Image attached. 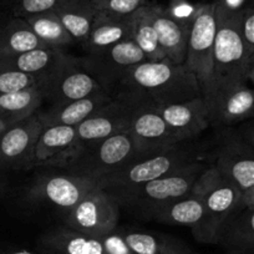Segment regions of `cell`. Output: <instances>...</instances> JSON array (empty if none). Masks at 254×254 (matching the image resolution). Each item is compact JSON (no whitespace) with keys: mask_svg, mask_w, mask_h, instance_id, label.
<instances>
[{"mask_svg":"<svg viewBox=\"0 0 254 254\" xmlns=\"http://www.w3.org/2000/svg\"><path fill=\"white\" fill-rule=\"evenodd\" d=\"M188 254H199V253H194V252H190ZM228 254H249V253H238V252H229Z\"/></svg>","mask_w":254,"mask_h":254,"instance_id":"44","label":"cell"},{"mask_svg":"<svg viewBox=\"0 0 254 254\" xmlns=\"http://www.w3.org/2000/svg\"><path fill=\"white\" fill-rule=\"evenodd\" d=\"M114 92L100 91L85 99L75 100L61 105H51L50 109L39 112L44 127L65 125L76 127L92 114L110 102L114 97Z\"/></svg>","mask_w":254,"mask_h":254,"instance_id":"20","label":"cell"},{"mask_svg":"<svg viewBox=\"0 0 254 254\" xmlns=\"http://www.w3.org/2000/svg\"><path fill=\"white\" fill-rule=\"evenodd\" d=\"M202 3H192L190 0H170L166 11L172 19L183 25L190 26L198 14Z\"/></svg>","mask_w":254,"mask_h":254,"instance_id":"35","label":"cell"},{"mask_svg":"<svg viewBox=\"0 0 254 254\" xmlns=\"http://www.w3.org/2000/svg\"><path fill=\"white\" fill-rule=\"evenodd\" d=\"M212 3L221 10L231 14H241L248 5V0H212Z\"/></svg>","mask_w":254,"mask_h":254,"instance_id":"38","label":"cell"},{"mask_svg":"<svg viewBox=\"0 0 254 254\" xmlns=\"http://www.w3.org/2000/svg\"><path fill=\"white\" fill-rule=\"evenodd\" d=\"M217 30L216 5L202 3L196 19L190 25L185 66L199 82L202 96L209 97L214 86L213 50Z\"/></svg>","mask_w":254,"mask_h":254,"instance_id":"8","label":"cell"},{"mask_svg":"<svg viewBox=\"0 0 254 254\" xmlns=\"http://www.w3.org/2000/svg\"><path fill=\"white\" fill-rule=\"evenodd\" d=\"M81 61L106 91L115 94L127 72L148 60L135 41L128 39L100 53L87 54Z\"/></svg>","mask_w":254,"mask_h":254,"instance_id":"10","label":"cell"},{"mask_svg":"<svg viewBox=\"0 0 254 254\" xmlns=\"http://www.w3.org/2000/svg\"><path fill=\"white\" fill-rule=\"evenodd\" d=\"M44 96L51 105H61L106 91L85 69L81 58L69 55L54 76L44 85Z\"/></svg>","mask_w":254,"mask_h":254,"instance_id":"13","label":"cell"},{"mask_svg":"<svg viewBox=\"0 0 254 254\" xmlns=\"http://www.w3.org/2000/svg\"><path fill=\"white\" fill-rule=\"evenodd\" d=\"M248 81H251L252 84L254 85V65L252 66L251 71H249V75H248Z\"/></svg>","mask_w":254,"mask_h":254,"instance_id":"41","label":"cell"},{"mask_svg":"<svg viewBox=\"0 0 254 254\" xmlns=\"http://www.w3.org/2000/svg\"><path fill=\"white\" fill-rule=\"evenodd\" d=\"M216 244L231 252L254 254V208L242 206L231 214L219 229Z\"/></svg>","mask_w":254,"mask_h":254,"instance_id":"23","label":"cell"},{"mask_svg":"<svg viewBox=\"0 0 254 254\" xmlns=\"http://www.w3.org/2000/svg\"><path fill=\"white\" fill-rule=\"evenodd\" d=\"M128 132L142 157L155 155L182 143L167 127L155 105L146 101L133 116Z\"/></svg>","mask_w":254,"mask_h":254,"instance_id":"16","label":"cell"},{"mask_svg":"<svg viewBox=\"0 0 254 254\" xmlns=\"http://www.w3.org/2000/svg\"><path fill=\"white\" fill-rule=\"evenodd\" d=\"M248 5H254V0H248Z\"/></svg>","mask_w":254,"mask_h":254,"instance_id":"46","label":"cell"},{"mask_svg":"<svg viewBox=\"0 0 254 254\" xmlns=\"http://www.w3.org/2000/svg\"><path fill=\"white\" fill-rule=\"evenodd\" d=\"M241 34L249 61L254 65V5H247L241 13Z\"/></svg>","mask_w":254,"mask_h":254,"instance_id":"36","label":"cell"},{"mask_svg":"<svg viewBox=\"0 0 254 254\" xmlns=\"http://www.w3.org/2000/svg\"><path fill=\"white\" fill-rule=\"evenodd\" d=\"M70 0H14L10 9L13 16L28 18L36 14L55 11Z\"/></svg>","mask_w":254,"mask_h":254,"instance_id":"32","label":"cell"},{"mask_svg":"<svg viewBox=\"0 0 254 254\" xmlns=\"http://www.w3.org/2000/svg\"><path fill=\"white\" fill-rule=\"evenodd\" d=\"M147 100L133 92L117 91L114 97L105 106L77 125L76 137L69 152L54 163L58 168L61 163L74 157L84 148L109 138L116 133L128 131L133 116Z\"/></svg>","mask_w":254,"mask_h":254,"instance_id":"2","label":"cell"},{"mask_svg":"<svg viewBox=\"0 0 254 254\" xmlns=\"http://www.w3.org/2000/svg\"><path fill=\"white\" fill-rule=\"evenodd\" d=\"M214 166L242 192L254 186V147L237 133L223 136L216 152Z\"/></svg>","mask_w":254,"mask_h":254,"instance_id":"15","label":"cell"},{"mask_svg":"<svg viewBox=\"0 0 254 254\" xmlns=\"http://www.w3.org/2000/svg\"><path fill=\"white\" fill-rule=\"evenodd\" d=\"M171 132L181 141L193 140L211 125L209 112L203 97L172 105H155Z\"/></svg>","mask_w":254,"mask_h":254,"instance_id":"17","label":"cell"},{"mask_svg":"<svg viewBox=\"0 0 254 254\" xmlns=\"http://www.w3.org/2000/svg\"><path fill=\"white\" fill-rule=\"evenodd\" d=\"M24 19L29 24L34 34L48 48L64 50V48L75 43L71 35L64 28L63 23L55 11H46V13L36 14V15Z\"/></svg>","mask_w":254,"mask_h":254,"instance_id":"31","label":"cell"},{"mask_svg":"<svg viewBox=\"0 0 254 254\" xmlns=\"http://www.w3.org/2000/svg\"><path fill=\"white\" fill-rule=\"evenodd\" d=\"M45 100L43 86H34L0 96V121L6 127L38 114Z\"/></svg>","mask_w":254,"mask_h":254,"instance_id":"27","label":"cell"},{"mask_svg":"<svg viewBox=\"0 0 254 254\" xmlns=\"http://www.w3.org/2000/svg\"><path fill=\"white\" fill-rule=\"evenodd\" d=\"M34 86H43V81L34 75L19 71H0V96Z\"/></svg>","mask_w":254,"mask_h":254,"instance_id":"33","label":"cell"},{"mask_svg":"<svg viewBox=\"0 0 254 254\" xmlns=\"http://www.w3.org/2000/svg\"><path fill=\"white\" fill-rule=\"evenodd\" d=\"M190 192L201 197L206 211L203 229L197 241L216 244L221 227L231 214L242 207L243 192L227 180L214 165L207 166Z\"/></svg>","mask_w":254,"mask_h":254,"instance_id":"7","label":"cell"},{"mask_svg":"<svg viewBox=\"0 0 254 254\" xmlns=\"http://www.w3.org/2000/svg\"><path fill=\"white\" fill-rule=\"evenodd\" d=\"M199 160H202L199 151L182 142L162 152L138 158L122 170L102 178L97 185L116 197Z\"/></svg>","mask_w":254,"mask_h":254,"instance_id":"4","label":"cell"},{"mask_svg":"<svg viewBox=\"0 0 254 254\" xmlns=\"http://www.w3.org/2000/svg\"><path fill=\"white\" fill-rule=\"evenodd\" d=\"M3 190H4V185L0 182V196H1V193H3Z\"/></svg>","mask_w":254,"mask_h":254,"instance_id":"45","label":"cell"},{"mask_svg":"<svg viewBox=\"0 0 254 254\" xmlns=\"http://www.w3.org/2000/svg\"><path fill=\"white\" fill-rule=\"evenodd\" d=\"M44 125L38 114L0 132V170L34 167V153Z\"/></svg>","mask_w":254,"mask_h":254,"instance_id":"12","label":"cell"},{"mask_svg":"<svg viewBox=\"0 0 254 254\" xmlns=\"http://www.w3.org/2000/svg\"><path fill=\"white\" fill-rule=\"evenodd\" d=\"M91 3L100 13L115 16H130L145 5L147 0H91Z\"/></svg>","mask_w":254,"mask_h":254,"instance_id":"34","label":"cell"},{"mask_svg":"<svg viewBox=\"0 0 254 254\" xmlns=\"http://www.w3.org/2000/svg\"><path fill=\"white\" fill-rule=\"evenodd\" d=\"M132 15L115 16L100 13L95 18L89 40L84 45L87 54L100 53L124 40L131 39Z\"/></svg>","mask_w":254,"mask_h":254,"instance_id":"24","label":"cell"},{"mask_svg":"<svg viewBox=\"0 0 254 254\" xmlns=\"http://www.w3.org/2000/svg\"><path fill=\"white\" fill-rule=\"evenodd\" d=\"M76 137V128L65 125L44 127L34 153V167H53L69 152Z\"/></svg>","mask_w":254,"mask_h":254,"instance_id":"25","label":"cell"},{"mask_svg":"<svg viewBox=\"0 0 254 254\" xmlns=\"http://www.w3.org/2000/svg\"><path fill=\"white\" fill-rule=\"evenodd\" d=\"M48 46L34 34L25 19L13 16L0 24V58Z\"/></svg>","mask_w":254,"mask_h":254,"instance_id":"28","label":"cell"},{"mask_svg":"<svg viewBox=\"0 0 254 254\" xmlns=\"http://www.w3.org/2000/svg\"><path fill=\"white\" fill-rule=\"evenodd\" d=\"M242 206L248 207V208H254V186L243 192L242 197Z\"/></svg>","mask_w":254,"mask_h":254,"instance_id":"40","label":"cell"},{"mask_svg":"<svg viewBox=\"0 0 254 254\" xmlns=\"http://www.w3.org/2000/svg\"><path fill=\"white\" fill-rule=\"evenodd\" d=\"M41 254H106L100 238L82 234L66 226L46 232L39 241Z\"/></svg>","mask_w":254,"mask_h":254,"instance_id":"21","label":"cell"},{"mask_svg":"<svg viewBox=\"0 0 254 254\" xmlns=\"http://www.w3.org/2000/svg\"><path fill=\"white\" fill-rule=\"evenodd\" d=\"M207 166L202 160L194 161L168 175L126 190L115 197L121 206L133 207L150 218L161 207L190 194V190Z\"/></svg>","mask_w":254,"mask_h":254,"instance_id":"6","label":"cell"},{"mask_svg":"<svg viewBox=\"0 0 254 254\" xmlns=\"http://www.w3.org/2000/svg\"><path fill=\"white\" fill-rule=\"evenodd\" d=\"M214 126H233L254 120V87L247 82L217 87L204 100Z\"/></svg>","mask_w":254,"mask_h":254,"instance_id":"14","label":"cell"},{"mask_svg":"<svg viewBox=\"0 0 254 254\" xmlns=\"http://www.w3.org/2000/svg\"><path fill=\"white\" fill-rule=\"evenodd\" d=\"M237 135L247 142L248 145L253 146L254 147V120H251V121H247L239 127V130L237 131Z\"/></svg>","mask_w":254,"mask_h":254,"instance_id":"39","label":"cell"},{"mask_svg":"<svg viewBox=\"0 0 254 254\" xmlns=\"http://www.w3.org/2000/svg\"><path fill=\"white\" fill-rule=\"evenodd\" d=\"M216 16L213 91L217 87L247 82L252 69V64L241 34V14L227 13L216 6Z\"/></svg>","mask_w":254,"mask_h":254,"instance_id":"5","label":"cell"},{"mask_svg":"<svg viewBox=\"0 0 254 254\" xmlns=\"http://www.w3.org/2000/svg\"><path fill=\"white\" fill-rule=\"evenodd\" d=\"M117 91L133 92L157 106L180 104L202 96L198 80L185 64H175L167 58L145 61L132 67Z\"/></svg>","mask_w":254,"mask_h":254,"instance_id":"1","label":"cell"},{"mask_svg":"<svg viewBox=\"0 0 254 254\" xmlns=\"http://www.w3.org/2000/svg\"><path fill=\"white\" fill-rule=\"evenodd\" d=\"M100 239H101L106 254H135L128 247L122 234V229L119 227Z\"/></svg>","mask_w":254,"mask_h":254,"instance_id":"37","label":"cell"},{"mask_svg":"<svg viewBox=\"0 0 254 254\" xmlns=\"http://www.w3.org/2000/svg\"><path fill=\"white\" fill-rule=\"evenodd\" d=\"M67 58L69 55L60 49H34L13 56L0 58V71H19L34 75L43 81L44 87Z\"/></svg>","mask_w":254,"mask_h":254,"instance_id":"18","label":"cell"},{"mask_svg":"<svg viewBox=\"0 0 254 254\" xmlns=\"http://www.w3.org/2000/svg\"><path fill=\"white\" fill-rule=\"evenodd\" d=\"M125 239L135 254H188L190 251L183 242L160 233L122 229Z\"/></svg>","mask_w":254,"mask_h":254,"instance_id":"29","label":"cell"},{"mask_svg":"<svg viewBox=\"0 0 254 254\" xmlns=\"http://www.w3.org/2000/svg\"><path fill=\"white\" fill-rule=\"evenodd\" d=\"M13 1H14V0H0V6H3V5L11 6Z\"/></svg>","mask_w":254,"mask_h":254,"instance_id":"42","label":"cell"},{"mask_svg":"<svg viewBox=\"0 0 254 254\" xmlns=\"http://www.w3.org/2000/svg\"><path fill=\"white\" fill-rule=\"evenodd\" d=\"M64 28L71 35L75 43L82 46L87 43L97 10L91 0H70L55 10Z\"/></svg>","mask_w":254,"mask_h":254,"instance_id":"26","label":"cell"},{"mask_svg":"<svg viewBox=\"0 0 254 254\" xmlns=\"http://www.w3.org/2000/svg\"><path fill=\"white\" fill-rule=\"evenodd\" d=\"M97 182L70 173L39 176L26 192V198L60 208L67 213L71 211Z\"/></svg>","mask_w":254,"mask_h":254,"instance_id":"11","label":"cell"},{"mask_svg":"<svg viewBox=\"0 0 254 254\" xmlns=\"http://www.w3.org/2000/svg\"><path fill=\"white\" fill-rule=\"evenodd\" d=\"M141 157L131 133L125 131L84 148L58 168L65 173L99 182Z\"/></svg>","mask_w":254,"mask_h":254,"instance_id":"3","label":"cell"},{"mask_svg":"<svg viewBox=\"0 0 254 254\" xmlns=\"http://www.w3.org/2000/svg\"><path fill=\"white\" fill-rule=\"evenodd\" d=\"M10 254H36V253H33V252L30 251H15V252H11Z\"/></svg>","mask_w":254,"mask_h":254,"instance_id":"43","label":"cell"},{"mask_svg":"<svg viewBox=\"0 0 254 254\" xmlns=\"http://www.w3.org/2000/svg\"><path fill=\"white\" fill-rule=\"evenodd\" d=\"M65 214L66 227L92 238H101L119 227L120 204L97 185Z\"/></svg>","mask_w":254,"mask_h":254,"instance_id":"9","label":"cell"},{"mask_svg":"<svg viewBox=\"0 0 254 254\" xmlns=\"http://www.w3.org/2000/svg\"><path fill=\"white\" fill-rule=\"evenodd\" d=\"M150 218L172 226L190 227L194 238L198 239L206 221V211L201 197L190 192L186 197L161 207Z\"/></svg>","mask_w":254,"mask_h":254,"instance_id":"22","label":"cell"},{"mask_svg":"<svg viewBox=\"0 0 254 254\" xmlns=\"http://www.w3.org/2000/svg\"><path fill=\"white\" fill-rule=\"evenodd\" d=\"M131 39L142 50L148 61H160L166 59L165 51L161 48L157 33L153 28L148 1L132 14Z\"/></svg>","mask_w":254,"mask_h":254,"instance_id":"30","label":"cell"},{"mask_svg":"<svg viewBox=\"0 0 254 254\" xmlns=\"http://www.w3.org/2000/svg\"><path fill=\"white\" fill-rule=\"evenodd\" d=\"M148 4L153 28L157 33L158 41L165 51L166 58L175 64H185L190 26L183 25L171 18L165 6L155 1H148Z\"/></svg>","mask_w":254,"mask_h":254,"instance_id":"19","label":"cell"}]
</instances>
